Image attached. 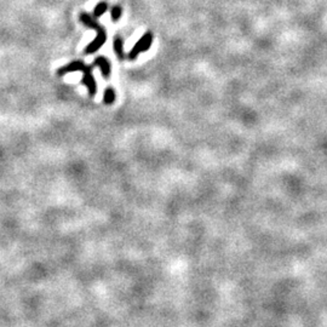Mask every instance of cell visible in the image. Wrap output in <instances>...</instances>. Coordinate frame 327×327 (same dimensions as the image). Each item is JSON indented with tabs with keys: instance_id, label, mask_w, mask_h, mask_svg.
I'll return each mask as SVG.
<instances>
[{
	"instance_id": "cell-3",
	"label": "cell",
	"mask_w": 327,
	"mask_h": 327,
	"mask_svg": "<svg viewBox=\"0 0 327 327\" xmlns=\"http://www.w3.org/2000/svg\"><path fill=\"white\" fill-rule=\"evenodd\" d=\"M91 69H92L91 65H87V67L85 68V70L82 72L84 75H82L81 84L87 87V90H89V95L91 96V97H93V96L97 93V84H96L95 78H93Z\"/></svg>"
},
{
	"instance_id": "cell-2",
	"label": "cell",
	"mask_w": 327,
	"mask_h": 327,
	"mask_svg": "<svg viewBox=\"0 0 327 327\" xmlns=\"http://www.w3.org/2000/svg\"><path fill=\"white\" fill-rule=\"evenodd\" d=\"M153 39H154V37H153L152 32H147L145 34L142 35L141 39L134 44L133 48L131 49L130 52H129V55H128L129 60L133 61V60H136L137 57H138L139 54H142V52H147L148 50H149V48L152 46V44H153Z\"/></svg>"
},
{
	"instance_id": "cell-7",
	"label": "cell",
	"mask_w": 327,
	"mask_h": 327,
	"mask_svg": "<svg viewBox=\"0 0 327 327\" xmlns=\"http://www.w3.org/2000/svg\"><path fill=\"white\" fill-rule=\"evenodd\" d=\"M115 91L113 87H107L106 90H104V95H103V103L107 104V106H111L115 102Z\"/></svg>"
},
{
	"instance_id": "cell-4",
	"label": "cell",
	"mask_w": 327,
	"mask_h": 327,
	"mask_svg": "<svg viewBox=\"0 0 327 327\" xmlns=\"http://www.w3.org/2000/svg\"><path fill=\"white\" fill-rule=\"evenodd\" d=\"M86 67L87 65H85L81 60H76V61H72L70 63H68L67 65H63V67L60 68V69L57 70V74H59L60 76H63L65 75V74H69V73L84 72Z\"/></svg>"
},
{
	"instance_id": "cell-6",
	"label": "cell",
	"mask_w": 327,
	"mask_h": 327,
	"mask_svg": "<svg viewBox=\"0 0 327 327\" xmlns=\"http://www.w3.org/2000/svg\"><path fill=\"white\" fill-rule=\"evenodd\" d=\"M113 49H114L118 59H119L120 61H124L126 57V55H125V52H124V40L122 39V37L117 35V37L114 38V41H113Z\"/></svg>"
},
{
	"instance_id": "cell-8",
	"label": "cell",
	"mask_w": 327,
	"mask_h": 327,
	"mask_svg": "<svg viewBox=\"0 0 327 327\" xmlns=\"http://www.w3.org/2000/svg\"><path fill=\"white\" fill-rule=\"evenodd\" d=\"M107 10H108V2L107 1H101L98 2L97 5H96V7L93 9V17L95 18H98L101 17V16L104 15V13L107 12Z\"/></svg>"
},
{
	"instance_id": "cell-9",
	"label": "cell",
	"mask_w": 327,
	"mask_h": 327,
	"mask_svg": "<svg viewBox=\"0 0 327 327\" xmlns=\"http://www.w3.org/2000/svg\"><path fill=\"white\" fill-rule=\"evenodd\" d=\"M123 15V9L122 6H119V5H114V6L112 7L111 10V18L114 22L119 21L120 17H122Z\"/></svg>"
},
{
	"instance_id": "cell-5",
	"label": "cell",
	"mask_w": 327,
	"mask_h": 327,
	"mask_svg": "<svg viewBox=\"0 0 327 327\" xmlns=\"http://www.w3.org/2000/svg\"><path fill=\"white\" fill-rule=\"evenodd\" d=\"M91 67H100L103 78H109V75H111V63H109V60L106 59V57H97L93 61Z\"/></svg>"
},
{
	"instance_id": "cell-1",
	"label": "cell",
	"mask_w": 327,
	"mask_h": 327,
	"mask_svg": "<svg viewBox=\"0 0 327 327\" xmlns=\"http://www.w3.org/2000/svg\"><path fill=\"white\" fill-rule=\"evenodd\" d=\"M80 21L84 26L89 27V28L95 29L97 32V37L93 39L89 45L85 48L84 54L85 55H92L95 54L96 51L100 50L101 48L104 45V43L107 41V32L106 28H103L98 22L95 21V17L90 16L87 12H81L80 13Z\"/></svg>"
}]
</instances>
